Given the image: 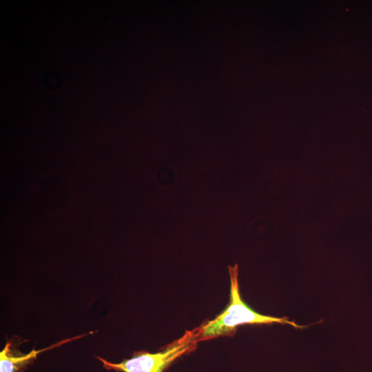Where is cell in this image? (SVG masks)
<instances>
[{
    "label": "cell",
    "mask_w": 372,
    "mask_h": 372,
    "mask_svg": "<svg viewBox=\"0 0 372 372\" xmlns=\"http://www.w3.org/2000/svg\"><path fill=\"white\" fill-rule=\"evenodd\" d=\"M231 281L230 300L225 309L214 319L197 327V340L203 341L219 336L233 335L243 324L280 323L302 329L287 318L262 315L249 307L241 298L238 285V265L228 266Z\"/></svg>",
    "instance_id": "6da1fadb"
},
{
    "label": "cell",
    "mask_w": 372,
    "mask_h": 372,
    "mask_svg": "<svg viewBox=\"0 0 372 372\" xmlns=\"http://www.w3.org/2000/svg\"><path fill=\"white\" fill-rule=\"evenodd\" d=\"M197 328L186 331L184 335L167 345L163 351L151 353L136 352L129 359L119 363H112L96 357L104 368L122 372H163L179 357L190 353L196 347Z\"/></svg>",
    "instance_id": "7a4b0ae2"
},
{
    "label": "cell",
    "mask_w": 372,
    "mask_h": 372,
    "mask_svg": "<svg viewBox=\"0 0 372 372\" xmlns=\"http://www.w3.org/2000/svg\"><path fill=\"white\" fill-rule=\"evenodd\" d=\"M87 334L77 335L59 341L42 349H32L28 353L16 354L10 349V342H7L3 350L0 351V372H23L37 356L43 351H45L76 339L81 338Z\"/></svg>",
    "instance_id": "3957f363"
}]
</instances>
